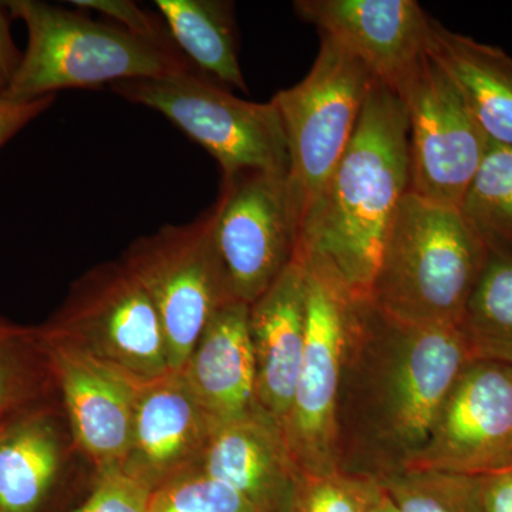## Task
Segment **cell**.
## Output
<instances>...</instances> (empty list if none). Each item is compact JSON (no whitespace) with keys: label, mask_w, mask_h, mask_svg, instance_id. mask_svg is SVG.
Returning <instances> with one entry per match:
<instances>
[{"label":"cell","mask_w":512,"mask_h":512,"mask_svg":"<svg viewBox=\"0 0 512 512\" xmlns=\"http://www.w3.org/2000/svg\"><path fill=\"white\" fill-rule=\"evenodd\" d=\"M111 92L167 117L217 160L222 178L248 170L288 177L284 126L271 101L239 99L198 70L123 80Z\"/></svg>","instance_id":"obj_5"},{"label":"cell","mask_w":512,"mask_h":512,"mask_svg":"<svg viewBox=\"0 0 512 512\" xmlns=\"http://www.w3.org/2000/svg\"><path fill=\"white\" fill-rule=\"evenodd\" d=\"M308 323V272L298 256L248 308L259 407L282 427L301 369Z\"/></svg>","instance_id":"obj_17"},{"label":"cell","mask_w":512,"mask_h":512,"mask_svg":"<svg viewBox=\"0 0 512 512\" xmlns=\"http://www.w3.org/2000/svg\"><path fill=\"white\" fill-rule=\"evenodd\" d=\"M217 424L183 377L171 372L141 384L121 470L151 491L200 467Z\"/></svg>","instance_id":"obj_16"},{"label":"cell","mask_w":512,"mask_h":512,"mask_svg":"<svg viewBox=\"0 0 512 512\" xmlns=\"http://www.w3.org/2000/svg\"><path fill=\"white\" fill-rule=\"evenodd\" d=\"M212 208L188 224L140 237L120 261L150 296L173 372L181 369L212 316L235 302L212 235Z\"/></svg>","instance_id":"obj_8"},{"label":"cell","mask_w":512,"mask_h":512,"mask_svg":"<svg viewBox=\"0 0 512 512\" xmlns=\"http://www.w3.org/2000/svg\"><path fill=\"white\" fill-rule=\"evenodd\" d=\"M460 212L490 254L512 259V148L488 144Z\"/></svg>","instance_id":"obj_24"},{"label":"cell","mask_w":512,"mask_h":512,"mask_svg":"<svg viewBox=\"0 0 512 512\" xmlns=\"http://www.w3.org/2000/svg\"><path fill=\"white\" fill-rule=\"evenodd\" d=\"M0 5L28 29V47L5 93L9 99L36 100L63 89H93L197 70L183 53L60 6L39 0Z\"/></svg>","instance_id":"obj_4"},{"label":"cell","mask_w":512,"mask_h":512,"mask_svg":"<svg viewBox=\"0 0 512 512\" xmlns=\"http://www.w3.org/2000/svg\"><path fill=\"white\" fill-rule=\"evenodd\" d=\"M60 397L0 424V512H50L70 490L79 461Z\"/></svg>","instance_id":"obj_15"},{"label":"cell","mask_w":512,"mask_h":512,"mask_svg":"<svg viewBox=\"0 0 512 512\" xmlns=\"http://www.w3.org/2000/svg\"><path fill=\"white\" fill-rule=\"evenodd\" d=\"M305 268L308 272L306 342L284 436L299 473L329 474L339 471L336 406L350 296L328 276L306 265Z\"/></svg>","instance_id":"obj_11"},{"label":"cell","mask_w":512,"mask_h":512,"mask_svg":"<svg viewBox=\"0 0 512 512\" xmlns=\"http://www.w3.org/2000/svg\"><path fill=\"white\" fill-rule=\"evenodd\" d=\"M458 329L474 360L512 366V259L490 254Z\"/></svg>","instance_id":"obj_23"},{"label":"cell","mask_w":512,"mask_h":512,"mask_svg":"<svg viewBox=\"0 0 512 512\" xmlns=\"http://www.w3.org/2000/svg\"><path fill=\"white\" fill-rule=\"evenodd\" d=\"M372 512H397L396 507H394L392 500H390L389 495L386 494V491L383 490L382 497L377 501L375 508H373Z\"/></svg>","instance_id":"obj_33"},{"label":"cell","mask_w":512,"mask_h":512,"mask_svg":"<svg viewBox=\"0 0 512 512\" xmlns=\"http://www.w3.org/2000/svg\"><path fill=\"white\" fill-rule=\"evenodd\" d=\"M202 473L234 488L261 512H289L298 468L284 430L261 407L212 433Z\"/></svg>","instance_id":"obj_18"},{"label":"cell","mask_w":512,"mask_h":512,"mask_svg":"<svg viewBox=\"0 0 512 512\" xmlns=\"http://www.w3.org/2000/svg\"><path fill=\"white\" fill-rule=\"evenodd\" d=\"M512 468V366L473 360L406 471L483 477Z\"/></svg>","instance_id":"obj_12"},{"label":"cell","mask_w":512,"mask_h":512,"mask_svg":"<svg viewBox=\"0 0 512 512\" xmlns=\"http://www.w3.org/2000/svg\"><path fill=\"white\" fill-rule=\"evenodd\" d=\"M473 360L460 329L409 325L369 299L350 298L336 406L338 470L377 481L406 471Z\"/></svg>","instance_id":"obj_1"},{"label":"cell","mask_w":512,"mask_h":512,"mask_svg":"<svg viewBox=\"0 0 512 512\" xmlns=\"http://www.w3.org/2000/svg\"><path fill=\"white\" fill-rule=\"evenodd\" d=\"M55 100L56 96H46L42 99L18 101L0 94V148L40 114L45 113Z\"/></svg>","instance_id":"obj_30"},{"label":"cell","mask_w":512,"mask_h":512,"mask_svg":"<svg viewBox=\"0 0 512 512\" xmlns=\"http://www.w3.org/2000/svg\"><path fill=\"white\" fill-rule=\"evenodd\" d=\"M37 328L137 382L173 372L160 316L121 261L104 262L76 279L62 306Z\"/></svg>","instance_id":"obj_7"},{"label":"cell","mask_w":512,"mask_h":512,"mask_svg":"<svg viewBox=\"0 0 512 512\" xmlns=\"http://www.w3.org/2000/svg\"><path fill=\"white\" fill-rule=\"evenodd\" d=\"M383 494L380 481L335 471L299 473L289 512H372Z\"/></svg>","instance_id":"obj_26"},{"label":"cell","mask_w":512,"mask_h":512,"mask_svg":"<svg viewBox=\"0 0 512 512\" xmlns=\"http://www.w3.org/2000/svg\"><path fill=\"white\" fill-rule=\"evenodd\" d=\"M175 45L192 66L231 89L248 93L238 56L234 3L222 0H157Z\"/></svg>","instance_id":"obj_21"},{"label":"cell","mask_w":512,"mask_h":512,"mask_svg":"<svg viewBox=\"0 0 512 512\" xmlns=\"http://www.w3.org/2000/svg\"><path fill=\"white\" fill-rule=\"evenodd\" d=\"M248 308L247 303L235 301L215 313L177 370L217 427L259 407Z\"/></svg>","instance_id":"obj_19"},{"label":"cell","mask_w":512,"mask_h":512,"mask_svg":"<svg viewBox=\"0 0 512 512\" xmlns=\"http://www.w3.org/2000/svg\"><path fill=\"white\" fill-rule=\"evenodd\" d=\"M399 99L409 124L410 192L460 210L490 141L456 84L430 55Z\"/></svg>","instance_id":"obj_10"},{"label":"cell","mask_w":512,"mask_h":512,"mask_svg":"<svg viewBox=\"0 0 512 512\" xmlns=\"http://www.w3.org/2000/svg\"><path fill=\"white\" fill-rule=\"evenodd\" d=\"M293 9L397 96L429 55L433 18L416 0H298Z\"/></svg>","instance_id":"obj_13"},{"label":"cell","mask_w":512,"mask_h":512,"mask_svg":"<svg viewBox=\"0 0 512 512\" xmlns=\"http://www.w3.org/2000/svg\"><path fill=\"white\" fill-rule=\"evenodd\" d=\"M488 258L460 210L409 191L390 222L367 299L409 325L458 328Z\"/></svg>","instance_id":"obj_3"},{"label":"cell","mask_w":512,"mask_h":512,"mask_svg":"<svg viewBox=\"0 0 512 512\" xmlns=\"http://www.w3.org/2000/svg\"><path fill=\"white\" fill-rule=\"evenodd\" d=\"M150 512H261L234 488L190 471L153 491Z\"/></svg>","instance_id":"obj_27"},{"label":"cell","mask_w":512,"mask_h":512,"mask_svg":"<svg viewBox=\"0 0 512 512\" xmlns=\"http://www.w3.org/2000/svg\"><path fill=\"white\" fill-rule=\"evenodd\" d=\"M59 396L37 326L0 318V424Z\"/></svg>","instance_id":"obj_22"},{"label":"cell","mask_w":512,"mask_h":512,"mask_svg":"<svg viewBox=\"0 0 512 512\" xmlns=\"http://www.w3.org/2000/svg\"><path fill=\"white\" fill-rule=\"evenodd\" d=\"M373 82L359 60L322 37L305 79L271 99L288 144V184L299 231L348 150Z\"/></svg>","instance_id":"obj_6"},{"label":"cell","mask_w":512,"mask_h":512,"mask_svg":"<svg viewBox=\"0 0 512 512\" xmlns=\"http://www.w3.org/2000/svg\"><path fill=\"white\" fill-rule=\"evenodd\" d=\"M429 55L456 84L487 140L512 148V57L434 19Z\"/></svg>","instance_id":"obj_20"},{"label":"cell","mask_w":512,"mask_h":512,"mask_svg":"<svg viewBox=\"0 0 512 512\" xmlns=\"http://www.w3.org/2000/svg\"><path fill=\"white\" fill-rule=\"evenodd\" d=\"M23 53L10 33L9 18L0 6V94H5L18 73Z\"/></svg>","instance_id":"obj_32"},{"label":"cell","mask_w":512,"mask_h":512,"mask_svg":"<svg viewBox=\"0 0 512 512\" xmlns=\"http://www.w3.org/2000/svg\"><path fill=\"white\" fill-rule=\"evenodd\" d=\"M40 336L80 453L94 473L120 468L143 383L67 343Z\"/></svg>","instance_id":"obj_14"},{"label":"cell","mask_w":512,"mask_h":512,"mask_svg":"<svg viewBox=\"0 0 512 512\" xmlns=\"http://www.w3.org/2000/svg\"><path fill=\"white\" fill-rule=\"evenodd\" d=\"M72 5L79 9L94 10L100 15L116 20L119 28L131 35L141 37L147 42L163 47L170 52H180L175 45L170 30L163 18L147 12L134 2L128 0H73Z\"/></svg>","instance_id":"obj_29"},{"label":"cell","mask_w":512,"mask_h":512,"mask_svg":"<svg viewBox=\"0 0 512 512\" xmlns=\"http://www.w3.org/2000/svg\"><path fill=\"white\" fill-rule=\"evenodd\" d=\"M477 495L483 512H512V468L476 477Z\"/></svg>","instance_id":"obj_31"},{"label":"cell","mask_w":512,"mask_h":512,"mask_svg":"<svg viewBox=\"0 0 512 512\" xmlns=\"http://www.w3.org/2000/svg\"><path fill=\"white\" fill-rule=\"evenodd\" d=\"M153 491L121 468L94 473L87 494L69 512H150Z\"/></svg>","instance_id":"obj_28"},{"label":"cell","mask_w":512,"mask_h":512,"mask_svg":"<svg viewBox=\"0 0 512 512\" xmlns=\"http://www.w3.org/2000/svg\"><path fill=\"white\" fill-rule=\"evenodd\" d=\"M212 235L235 301L251 305L295 258L299 220L288 177L242 171L222 178Z\"/></svg>","instance_id":"obj_9"},{"label":"cell","mask_w":512,"mask_h":512,"mask_svg":"<svg viewBox=\"0 0 512 512\" xmlns=\"http://www.w3.org/2000/svg\"><path fill=\"white\" fill-rule=\"evenodd\" d=\"M380 484L397 512H483L476 477L403 471Z\"/></svg>","instance_id":"obj_25"},{"label":"cell","mask_w":512,"mask_h":512,"mask_svg":"<svg viewBox=\"0 0 512 512\" xmlns=\"http://www.w3.org/2000/svg\"><path fill=\"white\" fill-rule=\"evenodd\" d=\"M409 191L406 107L375 80L348 150L302 222L295 255L350 298L367 299L390 222Z\"/></svg>","instance_id":"obj_2"}]
</instances>
